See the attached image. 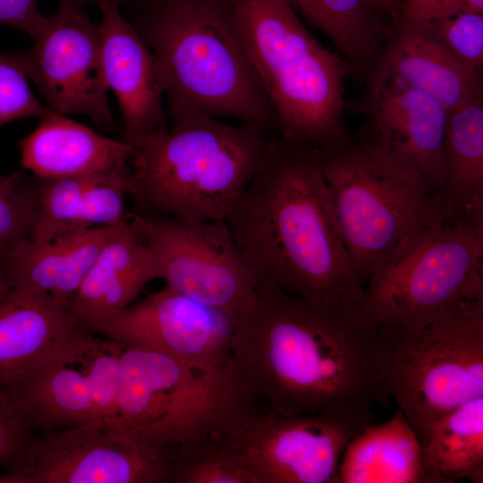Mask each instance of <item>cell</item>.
I'll return each instance as SVG.
<instances>
[{
    "label": "cell",
    "mask_w": 483,
    "mask_h": 483,
    "mask_svg": "<svg viewBox=\"0 0 483 483\" xmlns=\"http://www.w3.org/2000/svg\"><path fill=\"white\" fill-rule=\"evenodd\" d=\"M114 227L94 226L57 235L44 243L30 240L20 243L6 256L12 288L46 295L70 309Z\"/></svg>",
    "instance_id": "44dd1931"
},
{
    "label": "cell",
    "mask_w": 483,
    "mask_h": 483,
    "mask_svg": "<svg viewBox=\"0 0 483 483\" xmlns=\"http://www.w3.org/2000/svg\"><path fill=\"white\" fill-rule=\"evenodd\" d=\"M428 24L458 58L481 72L483 64V14L456 13Z\"/></svg>",
    "instance_id": "4dcf8cb0"
},
{
    "label": "cell",
    "mask_w": 483,
    "mask_h": 483,
    "mask_svg": "<svg viewBox=\"0 0 483 483\" xmlns=\"http://www.w3.org/2000/svg\"><path fill=\"white\" fill-rule=\"evenodd\" d=\"M38 183L22 172L0 174V253L30 239L36 220Z\"/></svg>",
    "instance_id": "f1b7e54d"
},
{
    "label": "cell",
    "mask_w": 483,
    "mask_h": 483,
    "mask_svg": "<svg viewBox=\"0 0 483 483\" xmlns=\"http://www.w3.org/2000/svg\"><path fill=\"white\" fill-rule=\"evenodd\" d=\"M124 18L156 56L169 115L193 111L277 133L230 0H123Z\"/></svg>",
    "instance_id": "3957f363"
},
{
    "label": "cell",
    "mask_w": 483,
    "mask_h": 483,
    "mask_svg": "<svg viewBox=\"0 0 483 483\" xmlns=\"http://www.w3.org/2000/svg\"><path fill=\"white\" fill-rule=\"evenodd\" d=\"M380 328L383 390L421 445L439 418L483 396V297L420 329Z\"/></svg>",
    "instance_id": "9c48e42d"
},
{
    "label": "cell",
    "mask_w": 483,
    "mask_h": 483,
    "mask_svg": "<svg viewBox=\"0 0 483 483\" xmlns=\"http://www.w3.org/2000/svg\"><path fill=\"white\" fill-rule=\"evenodd\" d=\"M453 13H455L454 0H403L395 19L428 24Z\"/></svg>",
    "instance_id": "836d02e7"
},
{
    "label": "cell",
    "mask_w": 483,
    "mask_h": 483,
    "mask_svg": "<svg viewBox=\"0 0 483 483\" xmlns=\"http://www.w3.org/2000/svg\"><path fill=\"white\" fill-rule=\"evenodd\" d=\"M257 287L359 317L357 278L318 153L277 134L226 220Z\"/></svg>",
    "instance_id": "7a4b0ae2"
},
{
    "label": "cell",
    "mask_w": 483,
    "mask_h": 483,
    "mask_svg": "<svg viewBox=\"0 0 483 483\" xmlns=\"http://www.w3.org/2000/svg\"><path fill=\"white\" fill-rule=\"evenodd\" d=\"M110 171L54 180L38 178L37 215L30 240L39 244L77 231L76 221L87 191Z\"/></svg>",
    "instance_id": "4316f807"
},
{
    "label": "cell",
    "mask_w": 483,
    "mask_h": 483,
    "mask_svg": "<svg viewBox=\"0 0 483 483\" xmlns=\"http://www.w3.org/2000/svg\"><path fill=\"white\" fill-rule=\"evenodd\" d=\"M21 164L35 177L54 180L128 166L133 148L49 111L18 143Z\"/></svg>",
    "instance_id": "ffe728a7"
},
{
    "label": "cell",
    "mask_w": 483,
    "mask_h": 483,
    "mask_svg": "<svg viewBox=\"0 0 483 483\" xmlns=\"http://www.w3.org/2000/svg\"><path fill=\"white\" fill-rule=\"evenodd\" d=\"M123 345L77 324L33 365L0 388L38 432L112 414Z\"/></svg>",
    "instance_id": "30bf717a"
},
{
    "label": "cell",
    "mask_w": 483,
    "mask_h": 483,
    "mask_svg": "<svg viewBox=\"0 0 483 483\" xmlns=\"http://www.w3.org/2000/svg\"><path fill=\"white\" fill-rule=\"evenodd\" d=\"M365 77L364 92L356 106L368 116V129L442 193L448 111L427 93L377 64Z\"/></svg>",
    "instance_id": "2e32d148"
},
{
    "label": "cell",
    "mask_w": 483,
    "mask_h": 483,
    "mask_svg": "<svg viewBox=\"0 0 483 483\" xmlns=\"http://www.w3.org/2000/svg\"><path fill=\"white\" fill-rule=\"evenodd\" d=\"M167 456L107 419L38 432L0 483H165Z\"/></svg>",
    "instance_id": "4fadbf2b"
},
{
    "label": "cell",
    "mask_w": 483,
    "mask_h": 483,
    "mask_svg": "<svg viewBox=\"0 0 483 483\" xmlns=\"http://www.w3.org/2000/svg\"><path fill=\"white\" fill-rule=\"evenodd\" d=\"M127 220L149 249L157 279L237 319L257 285L225 221L150 213L131 214Z\"/></svg>",
    "instance_id": "7c38bea8"
},
{
    "label": "cell",
    "mask_w": 483,
    "mask_h": 483,
    "mask_svg": "<svg viewBox=\"0 0 483 483\" xmlns=\"http://www.w3.org/2000/svg\"><path fill=\"white\" fill-rule=\"evenodd\" d=\"M66 1L78 4L83 8L92 4H95L96 5H97L99 4L114 3V4H118L121 5L122 3L123 2V0H66Z\"/></svg>",
    "instance_id": "74e56055"
},
{
    "label": "cell",
    "mask_w": 483,
    "mask_h": 483,
    "mask_svg": "<svg viewBox=\"0 0 483 483\" xmlns=\"http://www.w3.org/2000/svg\"><path fill=\"white\" fill-rule=\"evenodd\" d=\"M332 206L360 284L400 245L454 219L442 193L366 128L335 151L318 154Z\"/></svg>",
    "instance_id": "8992f818"
},
{
    "label": "cell",
    "mask_w": 483,
    "mask_h": 483,
    "mask_svg": "<svg viewBox=\"0 0 483 483\" xmlns=\"http://www.w3.org/2000/svg\"><path fill=\"white\" fill-rule=\"evenodd\" d=\"M231 361L199 368L149 349L123 345L114 406L107 419L122 433L168 456L250 407Z\"/></svg>",
    "instance_id": "52a82bcc"
},
{
    "label": "cell",
    "mask_w": 483,
    "mask_h": 483,
    "mask_svg": "<svg viewBox=\"0 0 483 483\" xmlns=\"http://www.w3.org/2000/svg\"><path fill=\"white\" fill-rule=\"evenodd\" d=\"M372 423L326 414L258 413L248 407L211 436L255 483H333L346 445Z\"/></svg>",
    "instance_id": "8fae6325"
},
{
    "label": "cell",
    "mask_w": 483,
    "mask_h": 483,
    "mask_svg": "<svg viewBox=\"0 0 483 483\" xmlns=\"http://www.w3.org/2000/svg\"><path fill=\"white\" fill-rule=\"evenodd\" d=\"M39 1L0 0V25L18 30L33 38L47 18L38 9Z\"/></svg>",
    "instance_id": "d6a6232c"
},
{
    "label": "cell",
    "mask_w": 483,
    "mask_h": 483,
    "mask_svg": "<svg viewBox=\"0 0 483 483\" xmlns=\"http://www.w3.org/2000/svg\"><path fill=\"white\" fill-rule=\"evenodd\" d=\"M78 323L51 298L12 288L0 298V387L26 370Z\"/></svg>",
    "instance_id": "603a6c76"
},
{
    "label": "cell",
    "mask_w": 483,
    "mask_h": 483,
    "mask_svg": "<svg viewBox=\"0 0 483 483\" xmlns=\"http://www.w3.org/2000/svg\"><path fill=\"white\" fill-rule=\"evenodd\" d=\"M384 336L357 316L258 286L236 319L233 365L250 397L281 415L373 421L387 404Z\"/></svg>",
    "instance_id": "6da1fadb"
},
{
    "label": "cell",
    "mask_w": 483,
    "mask_h": 483,
    "mask_svg": "<svg viewBox=\"0 0 483 483\" xmlns=\"http://www.w3.org/2000/svg\"><path fill=\"white\" fill-rule=\"evenodd\" d=\"M157 279L151 253L126 219L114 230L82 281L70 311L92 331L134 302L145 285Z\"/></svg>",
    "instance_id": "d6986e66"
},
{
    "label": "cell",
    "mask_w": 483,
    "mask_h": 483,
    "mask_svg": "<svg viewBox=\"0 0 483 483\" xmlns=\"http://www.w3.org/2000/svg\"><path fill=\"white\" fill-rule=\"evenodd\" d=\"M236 319L165 285L96 326L91 332L149 349L199 368L231 361Z\"/></svg>",
    "instance_id": "9a60e30c"
},
{
    "label": "cell",
    "mask_w": 483,
    "mask_h": 483,
    "mask_svg": "<svg viewBox=\"0 0 483 483\" xmlns=\"http://www.w3.org/2000/svg\"><path fill=\"white\" fill-rule=\"evenodd\" d=\"M23 51L0 53V126L49 113L30 90Z\"/></svg>",
    "instance_id": "f546056e"
},
{
    "label": "cell",
    "mask_w": 483,
    "mask_h": 483,
    "mask_svg": "<svg viewBox=\"0 0 483 483\" xmlns=\"http://www.w3.org/2000/svg\"><path fill=\"white\" fill-rule=\"evenodd\" d=\"M237 28L288 145L325 154L351 138V66L325 47L285 0H230Z\"/></svg>",
    "instance_id": "5b68a950"
},
{
    "label": "cell",
    "mask_w": 483,
    "mask_h": 483,
    "mask_svg": "<svg viewBox=\"0 0 483 483\" xmlns=\"http://www.w3.org/2000/svg\"><path fill=\"white\" fill-rule=\"evenodd\" d=\"M374 64L427 93L447 111L483 98L481 72L458 58L428 23L392 20Z\"/></svg>",
    "instance_id": "ac0fdd59"
},
{
    "label": "cell",
    "mask_w": 483,
    "mask_h": 483,
    "mask_svg": "<svg viewBox=\"0 0 483 483\" xmlns=\"http://www.w3.org/2000/svg\"><path fill=\"white\" fill-rule=\"evenodd\" d=\"M323 33L345 62L366 74L377 59L389 23L371 0H285Z\"/></svg>",
    "instance_id": "d4e9b609"
},
{
    "label": "cell",
    "mask_w": 483,
    "mask_h": 483,
    "mask_svg": "<svg viewBox=\"0 0 483 483\" xmlns=\"http://www.w3.org/2000/svg\"><path fill=\"white\" fill-rule=\"evenodd\" d=\"M12 289L6 256L0 253V298Z\"/></svg>",
    "instance_id": "8d00e7d4"
},
{
    "label": "cell",
    "mask_w": 483,
    "mask_h": 483,
    "mask_svg": "<svg viewBox=\"0 0 483 483\" xmlns=\"http://www.w3.org/2000/svg\"><path fill=\"white\" fill-rule=\"evenodd\" d=\"M97 6L101 12L98 27L106 83L120 108L123 140L134 148L166 123L165 78L156 56L124 18L120 4Z\"/></svg>",
    "instance_id": "e0dca14e"
},
{
    "label": "cell",
    "mask_w": 483,
    "mask_h": 483,
    "mask_svg": "<svg viewBox=\"0 0 483 483\" xmlns=\"http://www.w3.org/2000/svg\"><path fill=\"white\" fill-rule=\"evenodd\" d=\"M33 38V46L23 51L26 70L47 107L64 115H86L99 126L113 125L99 27L84 8L61 0Z\"/></svg>",
    "instance_id": "5bb4252c"
},
{
    "label": "cell",
    "mask_w": 483,
    "mask_h": 483,
    "mask_svg": "<svg viewBox=\"0 0 483 483\" xmlns=\"http://www.w3.org/2000/svg\"><path fill=\"white\" fill-rule=\"evenodd\" d=\"M165 483H255L211 434L174 450Z\"/></svg>",
    "instance_id": "83f0119b"
},
{
    "label": "cell",
    "mask_w": 483,
    "mask_h": 483,
    "mask_svg": "<svg viewBox=\"0 0 483 483\" xmlns=\"http://www.w3.org/2000/svg\"><path fill=\"white\" fill-rule=\"evenodd\" d=\"M37 433L27 417L0 388V474L21 461Z\"/></svg>",
    "instance_id": "1f68e13d"
},
{
    "label": "cell",
    "mask_w": 483,
    "mask_h": 483,
    "mask_svg": "<svg viewBox=\"0 0 483 483\" xmlns=\"http://www.w3.org/2000/svg\"><path fill=\"white\" fill-rule=\"evenodd\" d=\"M424 465L434 483L483 482V396L439 418L421 443Z\"/></svg>",
    "instance_id": "484cf974"
},
{
    "label": "cell",
    "mask_w": 483,
    "mask_h": 483,
    "mask_svg": "<svg viewBox=\"0 0 483 483\" xmlns=\"http://www.w3.org/2000/svg\"><path fill=\"white\" fill-rule=\"evenodd\" d=\"M402 1L403 0H371L381 13L386 17H390L392 20L397 17Z\"/></svg>",
    "instance_id": "e575fe53"
},
{
    "label": "cell",
    "mask_w": 483,
    "mask_h": 483,
    "mask_svg": "<svg viewBox=\"0 0 483 483\" xmlns=\"http://www.w3.org/2000/svg\"><path fill=\"white\" fill-rule=\"evenodd\" d=\"M333 483H434L419 440L399 410L388 420L373 423L346 445Z\"/></svg>",
    "instance_id": "7402d4cb"
},
{
    "label": "cell",
    "mask_w": 483,
    "mask_h": 483,
    "mask_svg": "<svg viewBox=\"0 0 483 483\" xmlns=\"http://www.w3.org/2000/svg\"><path fill=\"white\" fill-rule=\"evenodd\" d=\"M133 148L129 195L144 210L191 221H225L262 164L271 138L184 111Z\"/></svg>",
    "instance_id": "277c9868"
},
{
    "label": "cell",
    "mask_w": 483,
    "mask_h": 483,
    "mask_svg": "<svg viewBox=\"0 0 483 483\" xmlns=\"http://www.w3.org/2000/svg\"><path fill=\"white\" fill-rule=\"evenodd\" d=\"M483 297V221L448 219L400 245L363 287L367 326L420 329Z\"/></svg>",
    "instance_id": "ba28073f"
},
{
    "label": "cell",
    "mask_w": 483,
    "mask_h": 483,
    "mask_svg": "<svg viewBox=\"0 0 483 483\" xmlns=\"http://www.w3.org/2000/svg\"><path fill=\"white\" fill-rule=\"evenodd\" d=\"M456 13H472L483 14V0H454Z\"/></svg>",
    "instance_id": "d590c367"
},
{
    "label": "cell",
    "mask_w": 483,
    "mask_h": 483,
    "mask_svg": "<svg viewBox=\"0 0 483 483\" xmlns=\"http://www.w3.org/2000/svg\"><path fill=\"white\" fill-rule=\"evenodd\" d=\"M442 194L454 219L483 221V98L448 111Z\"/></svg>",
    "instance_id": "cb8c5ba5"
}]
</instances>
